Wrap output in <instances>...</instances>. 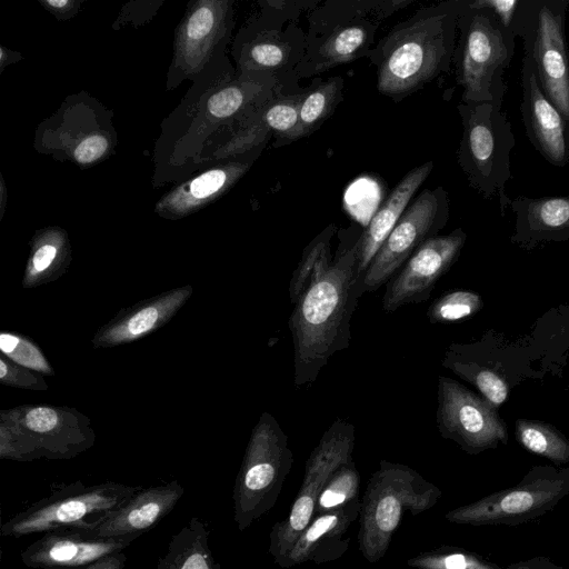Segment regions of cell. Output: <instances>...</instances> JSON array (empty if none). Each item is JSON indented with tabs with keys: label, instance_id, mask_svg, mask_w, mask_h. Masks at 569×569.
Returning <instances> with one entry per match:
<instances>
[{
	"label": "cell",
	"instance_id": "cell-1",
	"mask_svg": "<svg viewBox=\"0 0 569 569\" xmlns=\"http://www.w3.org/2000/svg\"><path fill=\"white\" fill-rule=\"evenodd\" d=\"M359 238L343 239L330 268L297 301L288 320L295 386L312 383L329 359L351 341V318L363 292Z\"/></svg>",
	"mask_w": 569,
	"mask_h": 569
},
{
	"label": "cell",
	"instance_id": "cell-2",
	"mask_svg": "<svg viewBox=\"0 0 569 569\" xmlns=\"http://www.w3.org/2000/svg\"><path fill=\"white\" fill-rule=\"evenodd\" d=\"M465 0L425 7L396 24L371 50L377 89L399 101L450 70Z\"/></svg>",
	"mask_w": 569,
	"mask_h": 569
},
{
	"label": "cell",
	"instance_id": "cell-3",
	"mask_svg": "<svg viewBox=\"0 0 569 569\" xmlns=\"http://www.w3.org/2000/svg\"><path fill=\"white\" fill-rule=\"evenodd\" d=\"M411 0L327 1L309 14L306 53L296 68L297 79L368 57L381 21Z\"/></svg>",
	"mask_w": 569,
	"mask_h": 569
},
{
	"label": "cell",
	"instance_id": "cell-4",
	"mask_svg": "<svg viewBox=\"0 0 569 569\" xmlns=\"http://www.w3.org/2000/svg\"><path fill=\"white\" fill-rule=\"evenodd\" d=\"M453 53L456 80L461 101L487 102L503 99V72L515 53L516 34L482 0H465L457 21Z\"/></svg>",
	"mask_w": 569,
	"mask_h": 569
},
{
	"label": "cell",
	"instance_id": "cell-5",
	"mask_svg": "<svg viewBox=\"0 0 569 569\" xmlns=\"http://www.w3.org/2000/svg\"><path fill=\"white\" fill-rule=\"evenodd\" d=\"M441 490L409 466L381 460L360 502L358 546L375 563L388 551L405 513L420 515L436 506Z\"/></svg>",
	"mask_w": 569,
	"mask_h": 569
},
{
	"label": "cell",
	"instance_id": "cell-6",
	"mask_svg": "<svg viewBox=\"0 0 569 569\" xmlns=\"http://www.w3.org/2000/svg\"><path fill=\"white\" fill-rule=\"evenodd\" d=\"M502 100L458 104L462 134L457 159L470 187L485 199L497 198L503 216L511 202L506 187L516 139L501 110Z\"/></svg>",
	"mask_w": 569,
	"mask_h": 569
},
{
	"label": "cell",
	"instance_id": "cell-7",
	"mask_svg": "<svg viewBox=\"0 0 569 569\" xmlns=\"http://www.w3.org/2000/svg\"><path fill=\"white\" fill-rule=\"evenodd\" d=\"M568 10L569 0H520L512 29L522 40L523 57L532 64L540 88L569 128Z\"/></svg>",
	"mask_w": 569,
	"mask_h": 569
},
{
	"label": "cell",
	"instance_id": "cell-8",
	"mask_svg": "<svg viewBox=\"0 0 569 569\" xmlns=\"http://www.w3.org/2000/svg\"><path fill=\"white\" fill-rule=\"evenodd\" d=\"M293 455L279 422L263 412L253 429L233 489V519L240 531L273 508L289 475Z\"/></svg>",
	"mask_w": 569,
	"mask_h": 569
},
{
	"label": "cell",
	"instance_id": "cell-9",
	"mask_svg": "<svg viewBox=\"0 0 569 569\" xmlns=\"http://www.w3.org/2000/svg\"><path fill=\"white\" fill-rule=\"evenodd\" d=\"M568 495L569 468L535 466L516 486L457 507L445 519L467 526H520L543 517Z\"/></svg>",
	"mask_w": 569,
	"mask_h": 569
},
{
	"label": "cell",
	"instance_id": "cell-10",
	"mask_svg": "<svg viewBox=\"0 0 569 569\" xmlns=\"http://www.w3.org/2000/svg\"><path fill=\"white\" fill-rule=\"evenodd\" d=\"M140 489L116 482L90 487L78 483L16 513L2 523L0 532L19 538L60 529L90 530Z\"/></svg>",
	"mask_w": 569,
	"mask_h": 569
},
{
	"label": "cell",
	"instance_id": "cell-11",
	"mask_svg": "<svg viewBox=\"0 0 569 569\" xmlns=\"http://www.w3.org/2000/svg\"><path fill=\"white\" fill-rule=\"evenodd\" d=\"M355 427L337 419L325 431L306 461L302 483L288 516L274 523L268 551L279 566L315 517L318 498L333 473L352 461Z\"/></svg>",
	"mask_w": 569,
	"mask_h": 569
},
{
	"label": "cell",
	"instance_id": "cell-12",
	"mask_svg": "<svg viewBox=\"0 0 569 569\" xmlns=\"http://www.w3.org/2000/svg\"><path fill=\"white\" fill-rule=\"evenodd\" d=\"M449 198L443 187L425 189L409 203L363 277V292L386 284L428 239L446 226Z\"/></svg>",
	"mask_w": 569,
	"mask_h": 569
},
{
	"label": "cell",
	"instance_id": "cell-13",
	"mask_svg": "<svg viewBox=\"0 0 569 569\" xmlns=\"http://www.w3.org/2000/svg\"><path fill=\"white\" fill-rule=\"evenodd\" d=\"M437 427L440 435L470 455L506 443L505 423L493 407L456 380L438 379Z\"/></svg>",
	"mask_w": 569,
	"mask_h": 569
},
{
	"label": "cell",
	"instance_id": "cell-14",
	"mask_svg": "<svg viewBox=\"0 0 569 569\" xmlns=\"http://www.w3.org/2000/svg\"><path fill=\"white\" fill-rule=\"evenodd\" d=\"M466 239L461 228L428 239L386 283L382 309L392 312L405 305L428 300L437 281L458 259Z\"/></svg>",
	"mask_w": 569,
	"mask_h": 569
},
{
	"label": "cell",
	"instance_id": "cell-15",
	"mask_svg": "<svg viewBox=\"0 0 569 569\" xmlns=\"http://www.w3.org/2000/svg\"><path fill=\"white\" fill-rule=\"evenodd\" d=\"M286 20L273 11L250 27L253 36L242 44L239 57L242 72L273 73L286 83L288 74L297 79L296 68L306 53V33L293 21L282 27Z\"/></svg>",
	"mask_w": 569,
	"mask_h": 569
},
{
	"label": "cell",
	"instance_id": "cell-16",
	"mask_svg": "<svg viewBox=\"0 0 569 569\" xmlns=\"http://www.w3.org/2000/svg\"><path fill=\"white\" fill-rule=\"evenodd\" d=\"M231 1H199L186 14L176 40L174 72L192 77L202 71L231 31Z\"/></svg>",
	"mask_w": 569,
	"mask_h": 569
},
{
	"label": "cell",
	"instance_id": "cell-17",
	"mask_svg": "<svg viewBox=\"0 0 569 569\" xmlns=\"http://www.w3.org/2000/svg\"><path fill=\"white\" fill-rule=\"evenodd\" d=\"M134 539L93 537L83 530L46 532L28 546L20 558L33 569H80L107 556L122 552Z\"/></svg>",
	"mask_w": 569,
	"mask_h": 569
},
{
	"label": "cell",
	"instance_id": "cell-18",
	"mask_svg": "<svg viewBox=\"0 0 569 569\" xmlns=\"http://www.w3.org/2000/svg\"><path fill=\"white\" fill-rule=\"evenodd\" d=\"M521 87L520 110L530 143L550 164L557 168L569 166V128L543 93L526 57L522 58Z\"/></svg>",
	"mask_w": 569,
	"mask_h": 569
},
{
	"label": "cell",
	"instance_id": "cell-19",
	"mask_svg": "<svg viewBox=\"0 0 569 569\" xmlns=\"http://www.w3.org/2000/svg\"><path fill=\"white\" fill-rule=\"evenodd\" d=\"M183 492L177 481L140 489L94 528L83 531L93 537L136 539L162 520L176 507Z\"/></svg>",
	"mask_w": 569,
	"mask_h": 569
},
{
	"label": "cell",
	"instance_id": "cell-20",
	"mask_svg": "<svg viewBox=\"0 0 569 569\" xmlns=\"http://www.w3.org/2000/svg\"><path fill=\"white\" fill-rule=\"evenodd\" d=\"M360 501L315 516L279 565L283 569L305 562L323 563L340 558L349 547L348 529L359 518Z\"/></svg>",
	"mask_w": 569,
	"mask_h": 569
},
{
	"label": "cell",
	"instance_id": "cell-21",
	"mask_svg": "<svg viewBox=\"0 0 569 569\" xmlns=\"http://www.w3.org/2000/svg\"><path fill=\"white\" fill-rule=\"evenodd\" d=\"M509 208L515 216L513 242L532 247L542 241L569 239V194L518 196L511 199Z\"/></svg>",
	"mask_w": 569,
	"mask_h": 569
},
{
	"label": "cell",
	"instance_id": "cell-22",
	"mask_svg": "<svg viewBox=\"0 0 569 569\" xmlns=\"http://www.w3.org/2000/svg\"><path fill=\"white\" fill-rule=\"evenodd\" d=\"M432 161L407 172L372 216L359 238V268L366 272L369 263L409 206L417 190L430 174Z\"/></svg>",
	"mask_w": 569,
	"mask_h": 569
},
{
	"label": "cell",
	"instance_id": "cell-23",
	"mask_svg": "<svg viewBox=\"0 0 569 569\" xmlns=\"http://www.w3.org/2000/svg\"><path fill=\"white\" fill-rule=\"evenodd\" d=\"M251 163L252 160H233L209 169L167 193L158 202L157 210L168 217L189 214L227 191Z\"/></svg>",
	"mask_w": 569,
	"mask_h": 569
},
{
	"label": "cell",
	"instance_id": "cell-24",
	"mask_svg": "<svg viewBox=\"0 0 569 569\" xmlns=\"http://www.w3.org/2000/svg\"><path fill=\"white\" fill-rule=\"evenodd\" d=\"M306 89L281 92L249 117L246 126L228 144L227 154L244 153L257 148L272 133L276 141L288 134L297 124Z\"/></svg>",
	"mask_w": 569,
	"mask_h": 569
},
{
	"label": "cell",
	"instance_id": "cell-25",
	"mask_svg": "<svg viewBox=\"0 0 569 569\" xmlns=\"http://www.w3.org/2000/svg\"><path fill=\"white\" fill-rule=\"evenodd\" d=\"M156 569H221L209 548L207 525L192 517L172 536Z\"/></svg>",
	"mask_w": 569,
	"mask_h": 569
},
{
	"label": "cell",
	"instance_id": "cell-26",
	"mask_svg": "<svg viewBox=\"0 0 569 569\" xmlns=\"http://www.w3.org/2000/svg\"><path fill=\"white\" fill-rule=\"evenodd\" d=\"M343 78L336 76L323 81L317 79L306 88L296 127L274 141V147L290 143L316 131L343 100Z\"/></svg>",
	"mask_w": 569,
	"mask_h": 569
},
{
	"label": "cell",
	"instance_id": "cell-27",
	"mask_svg": "<svg viewBox=\"0 0 569 569\" xmlns=\"http://www.w3.org/2000/svg\"><path fill=\"white\" fill-rule=\"evenodd\" d=\"M335 232L336 226L330 223L305 248L289 283V298L292 305H296L309 287L330 268V241Z\"/></svg>",
	"mask_w": 569,
	"mask_h": 569
},
{
	"label": "cell",
	"instance_id": "cell-28",
	"mask_svg": "<svg viewBox=\"0 0 569 569\" xmlns=\"http://www.w3.org/2000/svg\"><path fill=\"white\" fill-rule=\"evenodd\" d=\"M516 436L526 450L557 465L569 462V441L552 426L535 420H518Z\"/></svg>",
	"mask_w": 569,
	"mask_h": 569
},
{
	"label": "cell",
	"instance_id": "cell-29",
	"mask_svg": "<svg viewBox=\"0 0 569 569\" xmlns=\"http://www.w3.org/2000/svg\"><path fill=\"white\" fill-rule=\"evenodd\" d=\"M416 569H503L472 551L457 547H441L421 552L407 560Z\"/></svg>",
	"mask_w": 569,
	"mask_h": 569
},
{
	"label": "cell",
	"instance_id": "cell-30",
	"mask_svg": "<svg viewBox=\"0 0 569 569\" xmlns=\"http://www.w3.org/2000/svg\"><path fill=\"white\" fill-rule=\"evenodd\" d=\"M359 473L353 460L341 466L322 489L315 516L343 508L358 499Z\"/></svg>",
	"mask_w": 569,
	"mask_h": 569
},
{
	"label": "cell",
	"instance_id": "cell-31",
	"mask_svg": "<svg viewBox=\"0 0 569 569\" xmlns=\"http://www.w3.org/2000/svg\"><path fill=\"white\" fill-rule=\"evenodd\" d=\"M481 297L468 290H453L436 299L428 308L430 323H450L471 317L481 309Z\"/></svg>",
	"mask_w": 569,
	"mask_h": 569
},
{
	"label": "cell",
	"instance_id": "cell-32",
	"mask_svg": "<svg viewBox=\"0 0 569 569\" xmlns=\"http://www.w3.org/2000/svg\"><path fill=\"white\" fill-rule=\"evenodd\" d=\"M159 307H147L133 315L121 328L112 333L114 340L131 339L148 332L160 319Z\"/></svg>",
	"mask_w": 569,
	"mask_h": 569
},
{
	"label": "cell",
	"instance_id": "cell-33",
	"mask_svg": "<svg viewBox=\"0 0 569 569\" xmlns=\"http://www.w3.org/2000/svg\"><path fill=\"white\" fill-rule=\"evenodd\" d=\"M109 141L102 134H92L82 139L73 149V158L81 164L99 160L108 150Z\"/></svg>",
	"mask_w": 569,
	"mask_h": 569
},
{
	"label": "cell",
	"instance_id": "cell-34",
	"mask_svg": "<svg viewBox=\"0 0 569 569\" xmlns=\"http://www.w3.org/2000/svg\"><path fill=\"white\" fill-rule=\"evenodd\" d=\"M19 363L32 369L48 371L49 367L41 353L29 342L19 341L17 347L8 355Z\"/></svg>",
	"mask_w": 569,
	"mask_h": 569
},
{
	"label": "cell",
	"instance_id": "cell-35",
	"mask_svg": "<svg viewBox=\"0 0 569 569\" xmlns=\"http://www.w3.org/2000/svg\"><path fill=\"white\" fill-rule=\"evenodd\" d=\"M57 422V412L47 407L34 408L26 415L27 427L36 432H48L56 427Z\"/></svg>",
	"mask_w": 569,
	"mask_h": 569
},
{
	"label": "cell",
	"instance_id": "cell-36",
	"mask_svg": "<svg viewBox=\"0 0 569 569\" xmlns=\"http://www.w3.org/2000/svg\"><path fill=\"white\" fill-rule=\"evenodd\" d=\"M482 2L492 9L506 26L512 27V20L520 0H482Z\"/></svg>",
	"mask_w": 569,
	"mask_h": 569
},
{
	"label": "cell",
	"instance_id": "cell-37",
	"mask_svg": "<svg viewBox=\"0 0 569 569\" xmlns=\"http://www.w3.org/2000/svg\"><path fill=\"white\" fill-rule=\"evenodd\" d=\"M506 569H566L551 559L537 556L529 559H523L519 561L511 562L507 566Z\"/></svg>",
	"mask_w": 569,
	"mask_h": 569
},
{
	"label": "cell",
	"instance_id": "cell-38",
	"mask_svg": "<svg viewBox=\"0 0 569 569\" xmlns=\"http://www.w3.org/2000/svg\"><path fill=\"white\" fill-rule=\"evenodd\" d=\"M57 256V248L50 243L42 244L39 247L33 257L32 266L37 271L46 270L54 260Z\"/></svg>",
	"mask_w": 569,
	"mask_h": 569
},
{
	"label": "cell",
	"instance_id": "cell-39",
	"mask_svg": "<svg viewBox=\"0 0 569 569\" xmlns=\"http://www.w3.org/2000/svg\"><path fill=\"white\" fill-rule=\"evenodd\" d=\"M127 556L123 552L113 553L97 560L80 569H123Z\"/></svg>",
	"mask_w": 569,
	"mask_h": 569
},
{
	"label": "cell",
	"instance_id": "cell-40",
	"mask_svg": "<svg viewBox=\"0 0 569 569\" xmlns=\"http://www.w3.org/2000/svg\"><path fill=\"white\" fill-rule=\"evenodd\" d=\"M47 9L51 10L57 17H70L72 10L77 9V2L67 0H48L41 2Z\"/></svg>",
	"mask_w": 569,
	"mask_h": 569
},
{
	"label": "cell",
	"instance_id": "cell-41",
	"mask_svg": "<svg viewBox=\"0 0 569 569\" xmlns=\"http://www.w3.org/2000/svg\"><path fill=\"white\" fill-rule=\"evenodd\" d=\"M20 339L16 336L2 333L0 336V348L3 353L9 355L19 343Z\"/></svg>",
	"mask_w": 569,
	"mask_h": 569
}]
</instances>
